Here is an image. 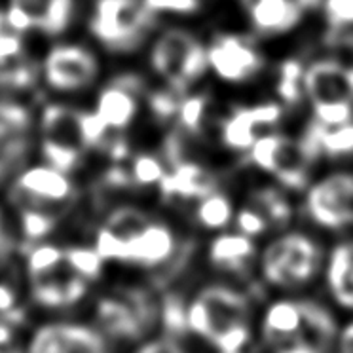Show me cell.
Segmentation results:
<instances>
[{"instance_id": "6da1fadb", "label": "cell", "mask_w": 353, "mask_h": 353, "mask_svg": "<svg viewBox=\"0 0 353 353\" xmlns=\"http://www.w3.org/2000/svg\"><path fill=\"white\" fill-rule=\"evenodd\" d=\"M336 334L332 315L306 300L274 302L262 319V338L272 353H327Z\"/></svg>"}, {"instance_id": "7a4b0ae2", "label": "cell", "mask_w": 353, "mask_h": 353, "mask_svg": "<svg viewBox=\"0 0 353 353\" xmlns=\"http://www.w3.org/2000/svg\"><path fill=\"white\" fill-rule=\"evenodd\" d=\"M185 325L221 353H241L251 338L249 302L230 287H205L190 302Z\"/></svg>"}, {"instance_id": "3957f363", "label": "cell", "mask_w": 353, "mask_h": 353, "mask_svg": "<svg viewBox=\"0 0 353 353\" xmlns=\"http://www.w3.org/2000/svg\"><path fill=\"white\" fill-rule=\"evenodd\" d=\"M304 97L315 123L332 128L353 120V69L338 59H317L304 67Z\"/></svg>"}, {"instance_id": "277c9868", "label": "cell", "mask_w": 353, "mask_h": 353, "mask_svg": "<svg viewBox=\"0 0 353 353\" xmlns=\"http://www.w3.org/2000/svg\"><path fill=\"white\" fill-rule=\"evenodd\" d=\"M321 266V249L304 234H283L262 253V276L274 287L299 289L310 283Z\"/></svg>"}, {"instance_id": "5b68a950", "label": "cell", "mask_w": 353, "mask_h": 353, "mask_svg": "<svg viewBox=\"0 0 353 353\" xmlns=\"http://www.w3.org/2000/svg\"><path fill=\"white\" fill-rule=\"evenodd\" d=\"M247 156L256 168L276 176L281 185L304 188L315 152L306 139L299 141L281 133H264L254 141Z\"/></svg>"}, {"instance_id": "8992f818", "label": "cell", "mask_w": 353, "mask_h": 353, "mask_svg": "<svg viewBox=\"0 0 353 353\" xmlns=\"http://www.w3.org/2000/svg\"><path fill=\"white\" fill-rule=\"evenodd\" d=\"M152 67L173 92H183L208 69V54L192 32L169 29L154 44Z\"/></svg>"}, {"instance_id": "52a82bcc", "label": "cell", "mask_w": 353, "mask_h": 353, "mask_svg": "<svg viewBox=\"0 0 353 353\" xmlns=\"http://www.w3.org/2000/svg\"><path fill=\"white\" fill-rule=\"evenodd\" d=\"M148 17L150 12L137 0H97L92 29L105 46L128 50L141 40Z\"/></svg>"}, {"instance_id": "ba28073f", "label": "cell", "mask_w": 353, "mask_h": 353, "mask_svg": "<svg viewBox=\"0 0 353 353\" xmlns=\"http://www.w3.org/2000/svg\"><path fill=\"white\" fill-rule=\"evenodd\" d=\"M306 211L330 230L353 224V173H332L315 183L307 190Z\"/></svg>"}, {"instance_id": "9c48e42d", "label": "cell", "mask_w": 353, "mask_h": 353, "mask_svg": "<svg viewBox=\"0 0 353 353\" xmlns=\"http://www.w3.org/2000/svg\"><path fill=\"white\" fill-rule=\"evenodd\" d=\"M114 261L130 262V264H137L145 268H156V266L165 264L169 259H173L176 251V238L173 230L165 224L152 223V221H146L143 226H139L137 230L131 232L125 238L114 236Z\"/></svg>"}, {"instance_id": "30bf717a", "label": "cell", "mask_w": 353, "mask_h": 353, "mask_svg": "<svg viewBox=\"0 0 353 353\" xmlns=\"http://www.w3.org/2000/svg\"><path fill=\"white\" fill-rule=\"evenodd\" d=\"M72 198V185L63 171L55 168L27 169L17 179L14 200L21 211H42L55 215L54 208Z\"/></svg>"}, {"instance_id": "8fae6325", "label": "cell", "mask_w": 353, "mask_h": 353, "mask_svg": "<svg viewBox=\"0 0 353 353\" xmlns=\"http://www.w3.org/2000/svg\"><path fill=\"white\" fill-rule=\"evenodd\" d=\"M208 67L224 82H245L262 69V54L249 40L236 34H221L205 48Z\"/></svg>"}, {"instance_id": "7c38bea8", "label": "cell", "mask_w": 353, "mask_h": 353, "mask_svg": "<svg viewBox=\"0 0 353 353\" xmlns=\"http://www.w3.org/2000/svg\"><path fill=\"white\" fill-rule=\"evenodd\" d=\"M281 107L276 103H266L259 107L236 108L221 128V141L232 152H249L254 141L264 135L262 128L276 125L281 118Z\"/></svg>"}, {"instance_id": "4fadbf2b", "label": "cell", "mask_w": 353, "mask_h": 353, "mask_svg": "<svg viewBox=\"0 0 353 353\" xmlns=\"http://www.w3.org/2000/svg\"><path fill=\"white\" fill-rule=\"evenodd\" d=\"M29 353H105V340L84 325L54 323L34 332Z\"/></svg>"}, {"instance_id": "5bb4252c", "label": "cell", "mask_w": 353, "mask_h": 353, "mask_svg": "<svg viewBox=\"0 0 353 353\" xmlns=\"http://www.w3.org/2000/svg\"><path fill=\"white\" fill-rule=\"evenodd\" d=\"M97 65L84 48L59 46L46 59V80L55 90H80L92 82Z\"/></svg>"}, {"instance_id": "9a60e30c", "label": "cell", "mask_w": 353, "mask_h": 353, "mask_svg": "<svg viewBox=\"0 0 353 353\" xmlns=\"http://www.w3.org/2000/svg\"><path fill=\"white\" fill-rule=\"evenodd\" d=\"M161 192L169 200H201L215 192L216 176L203 165L192 161H176L161 181Z\"/></svg>"}, {"instance_id": "2e32d148", "label": "cell", "mask_w": 353, "mask_h": 353, "mask_svg": "<svg viewBox=\"0 0 353 353\" xmlns=\"http://www.w3.org/2000/svg\"><path fill=\"white\" fill-rule=\"evenodd\" d=\"M249 19L261 34H281L299 23L304 6L300 0H247Z\"/></svg>"}, {"instance_id": "e0dca14e", "label": "cell", "mask_w": 353, "mask_h": 353, "mask_svg": "<svg viewBox=\"0 0 353 353\" xmlns=\"http://www.w3.org/2000/svg\"><path fill=\"white\" fill-rule=\"evenodd\" d=\"M254 241L241 232L236 234H221L209 245V261L213 266L230 274L247 276L253 264Z\"/></svg>"}, {"instance_id": "ac0fdd59", "label": "cell", "mask_w": 353, "mask_h": 353, "mask_svg": "<svg viewBox=\"0 0 353 353\" xmlns=\"http://www.w3.org/2000/svg\"><path fill=\"white\" fill-rule=\"evenodd\" d=\"M29 125V116L21 107L0 105V176L25 154L27 141L25 131Z\"/></svg>"}, {"instance_id": "d6986e66", "label": "cell", "mask_w": 353, "mask_h": 353, "mask_svg": "<svg viewBox=\"0 0 353 353\" xmlns=\"http://www.w3.org/2000/svg\"><path fill=\"white\" fill-rule=\"evenodd\" d=\"M137 112V99L133 88L116 84L105 88L97 101V114L110 130H122L133 120Z\"/></svg>"}, {"instance_id": "ffe728a7", "label": "cell", "mask_w": 353, "mask_h": 353, "mask_svg": "<svg viewBox=\"0 0 353 353\" xmlns=\"http://www.w3.org/2000/svg\"><path fill=\"white\" fill-rule=\"evenodd\" d=\"M327 283L340 306L353 310V243H342L330 254Z\"/></svg>"}, {"instance_id": "44dd1931", "label": "cell", "mask_w": 353, "mask_h": 353, "mask_svg": "<svg viewBox=\"0 0 353 353\" xmlns=\"http://www.w3.org/2000/svg\"><path fill=\"white\" fill-rule=\"evenodd\" d=\"M31 17L34 27L46 32H61L72 14V0H12Z\"/></svg>"}, {"instance_id": "7402d4cb", "label": "cell", "mask_w": 353, "mask_h": 353, "mask_svg": "<svg viewBox=\"0 0 353 353\" xmlns=\"http://www.w3.org/2000/svg\"><path fill=\"white\" fill-rule=\"evenodd\" d=\"M306 141L314 148L315 156L317 154H327L330 158L350 156L353 154V120L332 128H325L314 122Z\"/></svg>"}, {"instance_id": "603a6c76", "label": "cell", "mask_w": 353, "mask_h": 353, "mask_svg": "<svg viewBox=\"0 0 353 353\" xmlns=\"http://www.w3.org/2000/svg\"><path fill=\"white\" fill-rule=\"evenodd\" d=\"M234 205L226 194L215 192L203 196L198 200L196 209H194V219L205 230H224L228 224L234 221Z\"/></svg>"}, {"instance_id": "cb8c5ba5", "label": "cell", "mask_w": 353, "mask_h": 353, "mask_svg": "<svg viewBox=\"0 0 353 353\" xmlns=\"http://www.w3.org/2000/svg\"><path fill=\"white\" fill-rule=\"evenodd\" d=\"M251 208L256 209L270 228L285 226L291 221V205L276 188H261L251 194Z\"/></svg>"}, {"instance_id": "d4e9b609", "label": "cell", "mask_w": 353, "mask_h": 353, "mask_svg": "<svg viewBox=\"0 0 353 353\" xmlns=\"http://www.w3.org/2000/svg\"><path fill=\"white\" fill-rule=\"evenodd\" d=\"M332 39L353 37V0H321Z\"/></svg>"}, {"instance_id": "484cf974", "label": "cell", "mask_w": 353, "mask_h": 353, "mask_svg": "<svg viewBox=\"0 0 353 353\" xmlns=\"http://www.w3.org/2000/svg\"><path fill=\"white\" fill-rule=\"evenodd\" d=\"M131 183L141 186H152V185H161V181L165 179L168 171L163 168L156 156L150 154H141L137 156L133 163H131Z\"/></svg>"}, {"instance_id": "4316f807", "label": "cell", "mask_w": 353, "mask_h": 353, "mask_svg": "<svg viewBox=\"0 0 353 353\" xmlns=\"http://www.w3.org/2000/svg\"><path fill=\"white\" fill-rule=\"evenodd\" d=\"M65 261L78 276L84 277L85 281L99 277L103 262H105L95 249H80V247L65 249Z\"/></svg>"}, {"instance_id": "83f0119b", "label": "cell", "mask_w": 353, "mask_h": 353, "mask_svg": "<svg viewBox=\"0 0 353 353\" xmlns=\"http://www.w3.org/2000/svg\"><path fill=\"white\" fill-rule=\"evenodd\" d=\"M209 101L205 95H190L179 103V122L183 125V130L188 133H198L201 123L205 120V112H208Z\"/></svg>"}, {"instance_id": "f1b7e54d", "label": "cell", "mask_w": 353, "mask_h": 353, "mask_svg": "<svg viewBox=\"0 0 353 353\" xmlns=\"http://www.w3.org/2000/svg\"><path fill=\"white\" fill-rule=\"evenodd\" d=\"M304 67L296 61L285 63L281 69V78H279V95L283 97L287 103H299L304 97Z\"/></svg>"}, {"instance_id": "f546056e", "label": "cell", "mask_w": 353, "mask_h": 353, "mask_svg": "<svg viewBox=\"0 0 353 353\" xmlns=\"http://www.w3.org/2000/svg\"><path fill=\"white\" fill-rule=\"evenodd\" d=\"M42 150H44V156H46L48 163H50L52 168L63 171V173L77 165L78 152H80V150L72 148V146L61 145V143L52 141V139H46V141H44Z\"/></svg>"}, {"instance_id": "4dcf8cb0", "label": "cell", "mask_w": 353, "mask_h": 353, "mask_svg": "<svg viewBox=\"0 0 353 353\" xmlns=\"http://www.w3.org/2000/svg\"><path fill=\"white\" fill-rule=\"evenodd\" d=\"M55 224V215L42 213V211H21V226L27 239L39 241L52 232Z\"/></svg>"}, {"instance_id": "1f68e13d", "label": "cell", "mask_w": 353, "mask_h": 353, "mask_svg": "<svg viewBox=\"0 0 353 353\" xmlns=\"http://www.w3.org/2000/svg\"><path fill=\"white\" fill-rule=\"evenodd\" d=\"M78 128H80V135H82V143L85 146L101 145L107 141V135L110 128L103 122L99 114H78Z\"/></svg>"}, {"instance_id": "d6a6232c", "label": "cell", "mask_w": 353, "mask_h": 353, "mask_svg": "<svg viewBox=\"0 0 353 353\" xmlns=\"http://www.w3.org/2000/svg\"><path fill=\"white\" fill-rule=\"evenodd\" d=\"M236 226H238V232L241 234H245L249 238H254V236H261L264 232L270 230V226L266 224V221L262 219V215L253 209L251 205H247V208H241L236 213Z\"/></svg>"}, {"instance_id": "836d02e7", "label": "cell", "mask_w": 353, "mask_h": 353, "mask_svg": "<svg viewBox=\"0 0 353 353\" xmlns=\"http://www.w3.org/2000/svg\"><path fill=\"white\" fill-rule=\"evenodd\" d=\"M145 8L150 14L156 12H176V14H190L200 6V0H143Z\"/></svg>"}, {"instance_id": "e575fe53", "label": "cell", "mask_w": 353, "mask_h": 353, "mask_svg": "<svg viewBox=\"0 0 353 353\" xmlns=\"http://www.w3.org/2000/svg\"><path fill=\"white\" fill-rule=\"evenodd\" d=\"M23 57V42L17 34H0V63Z\"/></svg>"}, {"instance_id": "d590c367", "label": "cell", "mask_w": 353, "mask_h": 353, "mask_svg": "<svg viewBox=\"0 0 353 353\" xmlns=\"http://www.w3.org/2000/svg\"><path fill=\"white\" fill-rule=\"evenodd\" d=\"M150 103H152L154 112L158 116H161V118L171 116L173 112H176V108H179V103H176L175 97L169 92L156 93L152 99H150Z\"/></svg>"}, {"instance_id": "8d00e7d4", "label": "cell", "mask_w": 353, "mask_h": 353, "mask_svg": "<svg viewBox=\"0 0 353 353\" xmlns=\"http://www.w3.org/2000/svg\"><path fill=\"white\" fill-rule=\"evenodd\" d=\"M6 23H8V27L12 29V31H16V32H23L27 31V29L34 27L31 21V17L27 16L21 8L14 6V4H10L8 14H6Z\"/></svg>"}, {"instance_id": "74e56055", "label": "cell", "mask_w": 353, "mask_h": 353, "mask_svg": "<svg viewBox=\"0 0 353 353\" xmlns=\"http://www.w3.org/2000/svg\"><path fill=\"white\" fill-rule=\"evenodd\" d=\"M137 353H185V350L169 338H158L145 344Z\"/></svg>"}, {"instance_id": "f35d334b", "label": "cell", "mask_w": 353, "mask_h": 353, "mask_svg": "<svg viewBox=\"0 0 353 353\" xmlns=\"http://www.w3.org/2000/svg\"><path fill=\"white\" fill-rule=\"evenodd\" d=\"M338 353H353V323L338 334Z\"/></svg>"}, {"instance_id": "ab89813d", "label": "cell", "mask_w": 353, "mask_h": 353, "mask_svg": "<svg viewBox=\"0 0 353 353\" xmlns=\"http://www.w3.org/2000/svg\"><path fill=\"white\" fill-rule=\"evenodd\" d=\"M0 353H16V350H12V347H0Z\"/></svg>"}, {"instance_id": "60d3db41", "label": "cell", "mask_w": 353, "mask_h": 353, "mask_svg": "<svg viewBox=\"0 0 353 353\" xmlns=\"http://www.w3.org/2000/svg\"><path fill=\"white\" fill-rule=\"evenodd\" d=\"M2 25H4V17L0 16V34H2Z\"/></svg>"}, {"instance_id": "b9f144b4", "label": "cell", "mask_w": 353, "mask_h": 353, "mask_svg": "<svg viewBox=\"0 0 353 353\" xmlns=\"http://www.w3.org/2000/svg\"><path fill=\"white\" fill-rule=\"evenodd\" d=\"M243 2H247V0H243Z\"/></svg>"}]
</instances>
